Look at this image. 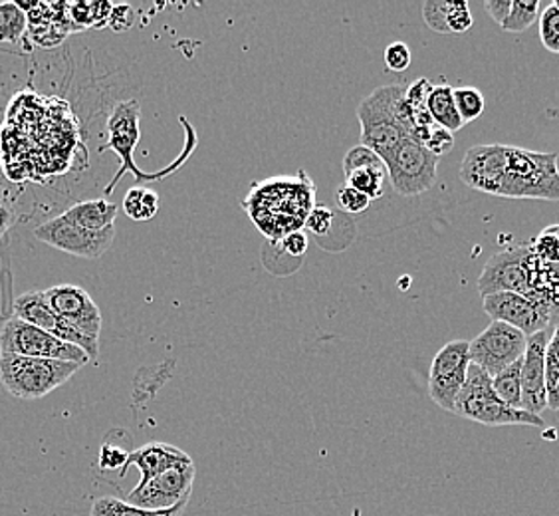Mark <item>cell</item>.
Instances as JSON below:
<instances>
[{"instance_id":"obj_1","label":"cell","mask_w":559,"mask_h":516,"mask_svg":"<svg viewBox=\"0 0 559 516\" xmlns=\"http://www.w3.org/2000/svg\"><path fill=\"white\" fill-rule=\"evenodd\" d=\"M244 205L258 229L272 239H284L304 227L314 209V185L304 172L297 179H272L254 187Z\"/></svg>"},{"instance_id":"obj_2","label":"cell","mask_w":559,"mask_h":516,"mask_svg":"<svg viewBox=\"0 0 559 516\" xmlns=\"http://www.w3.org/2000/svg\"><path fill=\"white\" fill-rule=\"evenodd\" d=\"M403 86H383L367 96L357 108L361 124V146L376 151L381 160H388L405 139H411V115L405 108Z\"/></svg>"},{"instance_id":"obj_3","label":"cell","mask_w":559,"mask_h":516,"mask_svg":"<svg viewBox=\"0 0 559 516\" xmlns=\"http://www.w3.org/2000/svg\"><path fill=\"white\" fill-rule=\"evenodd\" d=\"M80 367L62 360L0 354V383L18 400H42L74 378Z\"/></svg>"},{"instance_id":"obj_4","label":"cell","mask_w":559,"mask_h":516,"mask_svg":"<svg viewBox=\"0 0 559 516\" xmlns=\"http://www.w3.org/2000/svg\"><path fill=\"white\" fill-rule=\"evenodd\" d=\"M465 419L477 424L503 427V425H528V427H548L542 415H532L524 410H513L492 390V378L482 367L470 364L465 388L458 395L455 412Z\"/></svg>"},{"instance_id":"obj_5","label":"cell","mask_w":559,"mask_h":516,"mask_svg":"<svg viewBox=\"0 0 559 516\" xmlns=\"http://www.w3.org/2000/svg\"><path fill=\"white\" fill-rule=\"evenodd\" d=\"M500 197L559 201L558 155L508 146V172Z\"/></svg>"},{"instance_id":"obj_6","label":"cell","mask_w":559,"mask_h":516,"mask_svg":"<svg viewBox=\"0 0 559 516\" xmlns=\"http://www.w3.org/2000/svg\"><path fill=\"white\" fill-rule=\"evenodd\" d=\"M0 354H14L24 357L62 360L86 366L92 362L78 345L62 342L56 336L36 328L28 322L11 316L0 328Z\"/></svg>"},{"instance_id":"obj_7","label":"cell","mask_w":559,"mask_h":516,"mask_svg":"<svg viewBox=\"0 0 559 516\" xmlns=\"http://www.w3.org/2000/svg\"><path fill=\"white\" fill-rule=\"evenodd\" d=\"M383 163L389 181L399 196H422L436 181L439 158L412 139H405Z\"/></svg>"},{"instance_id":"obj_8","label":"cell","mask_w":559,"mask_h":516,"mask_svg":"<svg viewBox=\"0 0 559 516\" xmlns=\"http://www.w3.org/2000/svg\"><path fill=\"white\" fill-rule=\"evenodd\" d=\"M139 117H141V108L136 100L117 103L110 117H107V143L103 146L102 151H114L115 155L122 161V165L115 173L112 184L105 187V196L114 193L115 187L127 172L134 173L138 181H151L153 179V175H145L134 161V153H136L139 138H141Z\"/></svg>"},{"instance_id":"obj_9","label":"cell","mask_w":559,"mask_h":516,"mask_svg":"<svg viewBox=\"0 0 559 516\" xmlns=\"http://www.w3.org/2000/svg\"><path fill=\"white\" fill-rule=\"evenodd\" d=\"M528 336L504 322H491L486 330L470 340V364L482 367L491 378L522 360Z\"/></svg>"},{"instance_id":"obj_10","label":"cell","mask_w":559,"mask_h":516,"mask_svg":"<svg viewBox=\"0 0 559 516\" xmlns=\"http://www.w3.org/2000/svg\"><path fill=\"white\" fill-rule=\"evenodd\" d=\"M35 237L47 242L52 249L62 253L74 254L81 259H100L114 244L115 227L103 230H88L72 223L64 215L40 223L35 229Z\"/></svg>"},{"instance_id":"obj_11","label":"cell","mask_w":559,"mask_h":516,"mask_svg":"<svg viewBox=\"0 0 559 516\" xmlns=\"http://www.w3.org/2000/svg\"><path fill=\"white\" fill-rule=\"evenodd\" d=\"M468 367H470V342L453 340L443 345L429 372V393L439 407L455 412L458 395L465 388Z\"/></svg>"},{"instance_id":"obj_12","label":"cell","mask_w":559,"mask_h":516,"mask_svg":"<svg viewBox=\"0 0 559 516\" xmlns=\"http://www.w3.org/2000/svg\"><path fill=\"white\" fill-rule=\"evenodd\" d=\"M534 259L532 241L516 244L506 251L494 254L484 264L479 276V292L484 297L498 292H516L525 294L530 282V263Z\"/></svg>"},{"instance_id":"obj_13","label":"cell","mask_w":559,"mask_h":516,"mask_svg":"<svg viewBox=\"0 0 559 516\" xmlns=\"http://www.w3.org/2000/svg\"><path fill=\"white\" fill-rule=\"evenodd\" d=\"M12 316L28 322V324H33L45 332L56 336L62 342L78 345L90 356L92 362L98 360V354H100L98 338H90L86 333L78 332L76 328L69 326L68 322L62 320L56 312L52 310V306L48 304L45 290H33V292H26V294H21L18 299H14Z\"/></svg>"},{"instance_id":"obj_14","label":"cell","mask_w":559,"mask_h":516,"mask_svg":"<svg viewBox=\"0 0 559 516\" xmlns=\"http://www.w3.org/2000/svg\"><path fill=\"white\" fill-rule=\"evenodd\" d=\"M194 475V463L177 465L145 484H138L131 493H127L126 501L148 511H167L191 499Z\"/></svg>"},{"instance_id":"obj_15","label":"cell","mask_w":559,"mask_h":516,"mask_svg":"<svg viewBox=\"0 0 559 516\" xmlns=\"http://www.w3.org/2000/svg\"><path fill=\"white\" fill-rule=\"evenodd\" d=\"M506 172H508V146L503 143L474 146L465 153V160L460 163V181L474 191L500 197Z\"/></svg>"},{"instance_id":"obj_16","label":"cell","mask_w":559,"mask_h":516,"mask_svg":"<svg viewBox=\"0 0 559 516\" xmlns=\"http://www.w3.org/2000/svg\"><path fill=\"white\" fill-rule=\"evenodd\" d=\"M48 304L72 328L90 338H100L102 332V312L92 297L76 285H58L45 290Z\"/></svg>"},{"instance_id":"obj_17","label":"cell","mask_w":559,"mask_h":516,"mask_svg":"<svg viewBox=\"0 0 559 516\" xmlns=\"http://www.w3.org/2000/svg\"><path fill=\"white\" fill-rule=\"evenodd\" d=\"M554 330L528 336L524 360H522V410L539 415L548 410L546 395V352Z\"/></svg>"},{"instance_id":"obj_18","label":"cell","mask_w":559,"mask_h":516,"mask_svg":"<svg viewBox=\"0 0 559 516\" xmlns=\"http://www.w3.org/2000/svg\"><path fill=\"white\" fill-rule=\"evenodd\" d=\"M482 309L492 320L504 322L525 336H534L544 330H556L549 326L542 310L537 309L532 300L525 299L524 294H516V292L491 294L482 299Z\"/></svg>"},{"instance_id":"obj_19","label":"cell","mask_w":559,"mask_h":516,"mask_svg":"<svg viewBox=\"0 0 559 516\" xmlns=\"http://www.w3.org/2000/svg\"><path fill=\"white\" fill-rule=\"evenodd\" d=\"M525 299L532 300L551 328L559 326V264L542 263L534 254Z\"/></svg>"},{"instance_id":"obj_20","label":"cell","mask_w":559,"mask_h":516,"mask_svg":"<svg viewBox=\"0 0 559 516\" xmlns=\"http://www.w3.org/2000/svg\"><path fill=\"white\" fill-rule=\"evenodd\" d=\"M185 463H193V460L185 451L175 448V445H169V443L153 441V443H148L143 448L129 451L126 467L119 475L124 477L129 467H138L139 475H141V481L138 484H145L161 473L177 467V465H185Z\"/></svg>"},{"instance_id":"obj_21","label":"cell","mask_w":559,"mask_h":516,"mask_svg":"<svg viewBox=\"0 0 559 516\" xmlns=\"http://www.w3.org/2000/svg\"><path fill=\"white\" fill-rule=\"evenodd\" d=\"M119 213V206L107 201V199H92V201H81L76 205L66 209L62 215L80 225L88 230H103L114 227L115 217Z\"/></svg>"},{"instance_id":"obj_22","label":"cell","mask_w":559,"mask_h":516,"mask_svg":"<svg viewBox=\"0 0 559 516\" xmlns=\"http://www.w3.org/2000/svg\"><path fill=\"white\" fill-rule=\"evenodd\" d=\"M427 105H429V112L433 115L436 126L445 127L450 134H455V131L465 127L457 112L455 88L453 86H448V84L434 86Z\"/></svg>"},{"instance_id":"obj_23","label":"cell","mask_w":559,"mask_h":516,"mask_svg":"<svg viewBox=\"0 0 559 516\" xmlns=\"http://www.w3.org/2000/svg\"><path fill=\"white\" fill-rule=\"evenodd\" d=\"M187 505H189V501L167 508V511H148V508L127 503L126 499L100 496L93 501L90 516H183Z\"/></svg>"},{"instance_id":"obj_24","label":"cell","mask_w":559,"mask_h":516,"mask_svg":"<svg viewBox=\"0 0 559 516\" xmlns=\"http://www.w3.org/2000/svg\"><path fill=\"white\" fill-rule=\"evenodd\" d=\"M433 84L427 78H419L412 81L411 86L405 90V108L411 115L412 126L431 127L434 126L433 115L429 112V96L433 92Z\"/></svg>"},{"instance_id":"obj_25","label":"cell","mask_w":559,"mask_h":516,"mask_svg":"<svg viewBox=\"0 0 559 516\" xmlns=\"http://www.w3.org/2000/svg\"><path fill=\"white\" fill-rule=\"evenodd\" d=\"M522 360H518L516 364L492 378V390L513 410H522Z\"/></svg>"},{"instance_id":"obj_26","label":"cell","mask_w":559,"mask_h":516,"mask_svg":"<svg viewBox=\"0 0 559 516\" xmlns=\"http://www.w3.org/2000/svg\"><path fill=\"white\" fill-rule=\"evenodd\" d=\"M124 213L136 223H145L157 215L160 196L145 187H131L124 199Z\"/></svg>"},{"instance_id":"obj_27","label":"cell","mask_w":559,"mask_h":516,"mask_svg":"<svg viewBox=\"0 0 559 516\" xmlns=\"http://www.w3.org/2000/svg\"><path fill=\"white\" fill-rule=\"evenodd\" d=\"M28 28V12L18 2H0V42L21 45Z\"/></svg>"},{"instance_id":"obj_28","label":"cell","mask_w":559,"mask_h":516,"mask_svg":"<svg viewBox=\"0 0 559 516\" xmlns=\"http://www.w3.org/2000/svg\"><path fill=\"white\" fill-rule=\"evenodd\" d=\"M385 179H388V167H366L345 175V184L369 197L371 201L383 197Z\"/></svg>"},{"instance_id":"obj_29","label":"cell","mask_w":559,"mask_h":516,"mask_svg":"<svg viewBox=\"0 0 559 516\" xmlns=\"http://www.w3.org/2000/svg\"><path fill=\"white\" fill-rule=\"evenodd\" d=\"M537 14H539L537 0H512V11L504 21L503 28L506 33H513V35L525 33L539 18Z\"/></svg>"},{"instance_id":"obj_30","label":"cell","mask_w":559,"mask_h":516,"mask_svg":"<svg viewBox=\"0 0 559 516\" xmlns=\"http://www.w3.org/2000/svg\"><path fill=\"white\" fill-rule=\"evenodd\" d=\"M455 103H457V112L462 119V124H470V122L479 119L484 112V108H486L484 96L472 86L455 88Z\"/></svg>"},{"instance_id":"obj_31","label":"cell","mask_w":559,"mask_h":516,"mask_svg":"<svg viewBox=\"0 0 559 516\" xmlns=\"http://www.w3.org/2000/svg\"><path fill=\"white\" fill-rule=\"evenodd\" d=\"M532 251L542 263L559 264V223L539 230L532 239Z\"/></svg>"},{"instance_id":"obj_32","label":"cell","mask_w":559,"mask_h":516,"mask_svg":"<svg viewBox=\"0 0 559 516\" xmlns=\"http://www.w3.org/2000/svg\"><path fill=\"white\" fill-rule=\"evenodd\" d=\"M539 38L549 52L559 54V9L554 2L539 16Z\"/></svg>"},{"instance_id":"obj_33","label":"cell","mask_w":559,"mask_h":516,"mask_svg":"<svg viewBox=\"0 0 559 516\" xmlns=\"http://www.w3.org/2000/svg\"><path fill=\"white\" fill-rule=\"evenodd\" d=\"M342 165L345 175L357 172V169H366V167H385V163L377 155L376 151L369 150L361 143L345 153Z\"/></svg>"},{"instance_id":"obj_34","label":"cell","mask_w":559,"mask_h":516,"mask_svg":"<svg viewBox=\"0 0 559 516\" xmlns=\"http://www.w3.org/2000/svg\"><path fill=\"white\" fill-rule=\"evenodd\" d=\"M448 11H450V0H427L422 7V18L434 33L450 35L448 24H446Z\"/></svg>"},{"instance_id":"obj_35","label":"cell","mask_w":559,"mask_h":516,"mask_svg":"<svg viewBox=\"0 0 559 516\" xmlns=\"http://www.w3.org/2000/svg\"><path fill=\"white\" fill-rule=\"evenodd\" d=\"M446 24H448L450 35H465L472 28L474 18L470 14L467 0H450V11H448Z\"/></svg>"},{"instance_id":"obj_36","label":"cell","mask_w":559,"mask_h":516,"mask_svg":"<svg viewBox=\"0 0 559 516\" xmlns=\"http://www.w3.org/2000/svg\"><path fill=\"white\" fill-rule=\"evenodd\" d=\"M335 199H338V205L342 206V211H345V213H352V215L364 213V211H367L369 203H371V199H369V197L364 196V193H359L357 189L350 187L347 184L340 185V187H338Z\"/></svg>"},{"instance_id":"obj_37","label":"cell","mask_w":559,"mask_h":516,"mask_svg":"<svg viewBox=\"0 0 559 516\" xmlns=\"http://www.w3.org/2000/svg\"><path fill=\"white\" fill-rule=\"evenodd\" d=\"M333 227V211L330 206L316 205L309 211L308 218L304 223V229L314 232L316 237H323Z\"/></svg>"},{"instance_id":"obj_38","label":"cell","mask_w":559,"mask_h":516,"mask_svg":"<svg viewBox=\"0 0 559 516\" xmlns=\"http://www.w3.org/2000/svg\"><path fill=\"white\" fill-rule=\"evenodd\" d=\"M546 395L548 407L559 412V362L551 352H546Z\"/></svg>"},{"instance_id":"obj_39","label":"cell","mask_w":559,"mask_h":516,"mask_svg":"<svg viewBox=\"0 0 559 516\" xmlns=\"http://www.w3.org/2000/svg\"><path fill=\"white\" fill-rule=\"evenodd\" d=\"M422 148H427L433 155L441 158V155H445V153L455 148V134H450L445 127L434 124Z\"/></svg>"},{"instance_id":"obj_40","label":"cell","mask_w":559,"mask_h":516,"mask_svg":"<svg viewBox=\"0 0 559 516\" xmlns=\"http://www.w3.org/2000/svg\"><path fill=\"white\" fill-rule=\"evenodd\" d=\"M385 64L393 72H405L411 66V48L405 42H393L385 48Z\"/></svg>"},{"instance_id":"obj_41","label":"cell","mask_w":559,"mask_h":516,"mask_svg":"<svg viewBox=\"0 0 559 516\" xmlns=\"http://www.w3.org/2000/svg\"><path fill=\"white\" fill-rule=\"evenodd\" d=\"M127 457L129 453L122 451V448H115L112 443H103L102 451H100V467L103 470H124L126 467Z\"/></svg>"},{"instance_id":"obj_42","label":"cell","mask_w":559,"mask_h":516,"mask_svg":"<svg viewBox=\"0 0 559 516\" xmlns=\"http://www.w3.org/2000/svg\"><path fill=\"white\" fill-rule=\"evenodd\" d=\"M136 23V12L129 4H122V7H114L110 12L107 24L114 28L115 33H126Z\"/></svg>"},{"instance_id":"obj_43","label":"cell","mask_w":559,"mask_h":516,"mask_svg":"<svg viewBox=\"0 0 559 516\" xmlns=\"http://www.w3.org/2000/svg\"><path fill=\"white\" fill-rule=\"evenodd\" d=\"M282 249L290 256H304L308 251V235L304 230H294L282 239Z\"/></svg>"},{"instance_id":"obj_44","label":"cell","mask_w":559,"mask_h":516,"mask_svg":"<svg viewBox=\"0 0 559 516\" xmlns=\"http://www.w3.org/2000/svg\"><path fill=\"white\" fill-rule=\"evenodd\" d=\"M484 9L491 14L494 23L503 26L504 21L508 18V14L512 11V0H486L484 2Z\"/></svg>"},{"instance_id":"obj_45","label":"cell","mask_w":559,"mask_h":516,"mask_svg":"<svg viewBox=\"0 0 559 516\" xmlns=\"http://www.w3.org/2000/svg\"><path fill=\"white\" fill-rule=\"evenodd\" d=\"M14 221H16V217H14V211L11 206L0 203V242L4 241V237L9 235Z\"/></svg>"},{"instance_id":"obj_46","label":"cell","mask_w":559,"mask_h":516,"mask_svg":"<svg viewBox=\"0 0 559 516\" xmlns=\"http://www.w3.org/2000/svg\"><path fill=\"white\" fill-rule=\"evenodd\" d=\"M548 350L554 354V356L558 357L559 362V326L551 333V338H549Z\"/></svg>"},{"instance_id":"obj_47","label":"cell","mask_w":559,"mask_h":516,"mask_svg":"<svg viewBox=\"0 0 559 516\" xmlns=\"http://www.w3.org/2000/svg\"><path fill=\"white\" fill-rule=\"evenodd\" d=\"M554 4H556V9H559V0H554Z\"/></svg>"}]
</instances>
